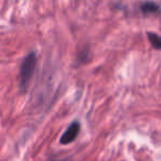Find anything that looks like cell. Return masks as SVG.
Masks as SVG:
<instances>
[{
  "instance_id": "obj_2",
  "label": "cell",
  "mask_w": 161,
  "mask_h": 161,
  "mask_svg": "<svg viewBox=\"0 0 161 161\" xmlns=\"http://www.w3.org/2000/svg\"><path fill=\"white\" fill-rule=\"evenodd\" d=\"M80 131V123L78 121H75L68 126V128L65 130V133L60 137V144L62 145H68L72 142L78 136Z\"/></svg>"
},
{
  "instance_id": "obj_5",
  "label": "cell",
  "mask_w": 161,
  "mask_h": 161,
  "mask_svg": "<svg viewBox=\"0 0 161 161\" xmlns=\"http://www.w3.org/2000/svg\"><path fill=\"white\" fill-rule=\"evenodd\" d=\"M49 161H71V160H70L69 158H67V159H56V158H53V159Z\"/></svg>"
},
{
  "instance_id": "obj_1",
  "label": "cell",
  "mask_w": 161,
  "mask_h": 161,
  "mask_svg": "<svg viewBox=\"0 0 161 161\" xmlns=\"http://www.w3.org/2000/svg\"><path fill=\"white\" fill-rule=\"evenodd\" d=\"M36 63H37V58H36V54L34 52L26 55L22 62L19 74V88L22 92H24L28 89L29 83H30L31 79L33 78L36 68Z\"/></svg>"
},
{
  "instance_id": "obj_3",
  "label": "cell",
  "mask_w": 161,
  "mask_h": 161,
  "mask_svg": "<svg viewBox=\"0 0 161 161\" xmlns=\"http://www.w3.org/2000/svg\"><path fill=\"white\" fill-rule=\"evenodd\" d=\"M142 11L144 13H155L159 11V7L155 2H146L142 6Z\"/></svg>"
},
{
  "instance_id": "obj_4",
  "label": "cell",
  "mask_w": 161,
  "mask_h": 161,
  "mask_svg": "<svg viewBox=\"0 0 161 161\" xmlns=\"http://www.w3.org/2000/svg\"><path fill=\"white\" fill-rule=\"evenodd\" d=\"M148 37H149V41H150L151 45H153L156 49H161V37L160 36H158L157 34L149 33Z\"/></svg>"
}]
</instances>
